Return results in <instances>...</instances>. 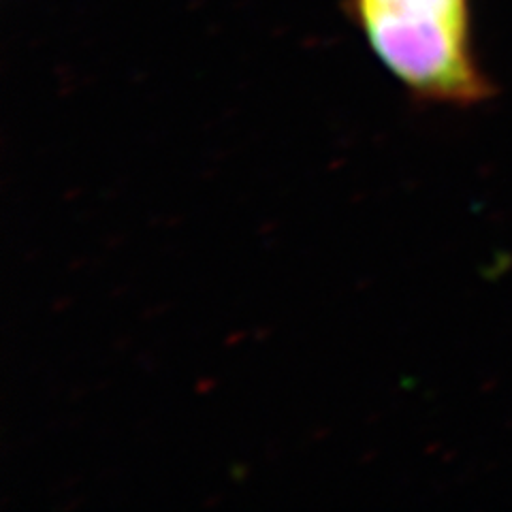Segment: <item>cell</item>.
Returning a JSON list of instances; mask_svg holds the SVG:
<instances>
[{"label": "cell", "mask_w": 512, "mask_h": 512, "mask_svg": "<svg viewBox=\"0 0 512 512\" xmlns=\"http://www.w3.org/2000/svg\"><path fill=\"white\" fill-rule=\"evenodd\" d=\"M346 13L414 101L470 107L491 94L472 50L470 0H346Z\"/></svg>", "instance_id": "1"}]
</instances>
